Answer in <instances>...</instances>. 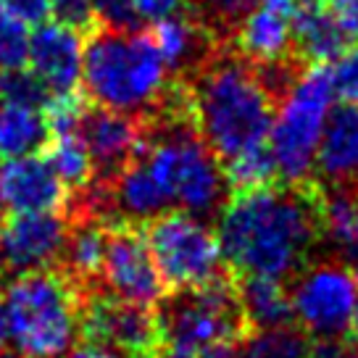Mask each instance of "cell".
<instances>
[{
    "label": "cell",
    "mask_w": 358,
    "mask_h": 358,
    "mask_svg": "<svg viewBox=\"0 0 358 358\" xmlns=\"http://www.w3.org/2000/svg\"><path fill=\"white\" fill-rule=\"evenodd\" d=\"M216 240L232 274L287 282L322 240V192L316 179L271 182L232 192L216 219Z\"/></svg>",
    "instance_id": "1"
},
{
    "label": "cell",
    "mask_w": 358,
    "mask_h": 358,
    "mask_svg": "<svg viewBox=\"0 0 358 358\" xmlns=\"http://www.w3.org/2000/svg\"><path fill=\"white\" fill-rule=\"evenodd\" d=\"M182 82L190 98L192 124L219 164L266 143L277 106L261 87L253 64L232 45H219V50Z\"/></svg>",
    "instance_id": "2"
},
{
    "label": "cell",
    "mask_w": 358,
    "mask_h": 358,
    "mask_svg": "<svg viewBox=\"0 0 358 358\" xmlns=\"http://www.w3.org/2000/svg\"><path fill=\"white\" fill-rule=\"evenodd\" d=\"M79 82L87 103L143 119L166 90L169 69L150 32L98 27L85 40Z\"/></svg>",
    "instance_id": "3"
},
{
    "label": "cell",
    "mask_w": 358,
    "mask_h": 358,
    "mask_svg": "<svg viewBox=\"0 0 358 358\" xmlns=\"http://www.w3.org/2000/svg\"><path fill=\"white\" fill-rule=\"evenodd\" d=\"M82 292L61 268L16 274L3 292L6 335L22 358H64L79 337Z\"/></svg>",
    "instance_id": "4"
},
{
    "label": "cell",
    "mask_w": 358,
    "mask_h": 358,
    "mask_svg": "<svg viewBox=\"0 0 358 358\" xmlns=\"http://www.w3.org/2000/svg\"><path fill=\"white\" fill-rule=\"evenodd\" d=\"M156 358L182 356L219 343H243L250 332L232 271L201 287H185L164 295L156 303Z\"/></svg>",
    "instance_id": "5"
},
{
    "label": "cell",
    "mask_w": 358,
    "mask_h": 358,
    "mask_svg": "<svg viewBox=\"0 0 358 358\" xmlns=\"http://www.w3.org/2000/svg\"><path fill=\"white\" fill-rule=\"evenodd\" d=\"M332 98L335 90L329 66L319 64L306 69L290 90V95L277 106L266 145L271 150L280 182L295 185L311 179L316 145Z\"/></svg>",
    "instance_id": "6"
},
{
    "label": "cell",
    "mask_w": 358,
    "mask_h": 358,
    "mask_svg": "<svg viewBox=\"0 0 358 358\" xmlns=\"http://www.w3.org/2000/svg\"><path fill=\"white\" fill-rule=\"evenodd\" d=\"M150 256L166 290L201 287L227 274L216 232L185 211H166L143 224Z\"/></svg>",
    "instance_id": "7"
},
{
    "label": "cell",
    "mask_w": 358,
    "mask_h": 358,
    "mask_svg": "<svg viewBox=\"0 0 358 358\" xmlns=\"http://www.w3.org/2000/svg\"><path fill=\"white\" fill-rule=\"evenodd\" d=\"M292 319L311 340L348 337L350 316L358 303L353 266L337 256L311 258L285 282Z\"/></svg>",
    "instance_id": "8"
},
{
    "label": "cell",
    "mask_w": 358,
    "mask_h": 358,
    "mask_svg": "<svg viewBox=\"0 0 358 358\" xmlns=\"http://www.w3.org/2000/svg\"><path fill=\"white\" fill-rule=\"evenodd\" d=\"M79 337L113 348L127 358H156V311L150 306L119 301L101 290H85L79 303Z\"/></svg>",
    "instance_id": "9"
},
{
    "label": "cell",
    "mask_w": 358,
    "mask_h": 358,
    "mask_svg": "<svg viewBox=\"0 0 358 358\" xmlns=\"http://www.w3.org/2000/svg\"><path fill=\"white\" fill-rule=\"evenodd\" d=\"M95 290L113 295L119 301L150 306V308L166 295L143 227L137 224L108 227L101 277Z\"/></svg>",
    "instance_id": "10"
},
{
    "label": "cell",
    "mask_w": 358,
    "mask_h": 358,
    "mask_svg": "<svg viewBox=\"0 0 358 358\" xmlns=\"http://www.w3.org/2000/svg\"><path fill=\"white\" fill-rule=\"evenodd\" d=\"M66 211L3 213L0 219V268L24 274L58 266L66 243Z\"/></svg>",
    "instance_id": "11"
},
{
    "label": "cell",
    "mask_w": 358,
    "mask_h": 358,
    "mask_svg": "<svg viewBox=\"0 0 358 358\" xmlns=\"http://www.w3.org/2000/svg\"><path fill=\"white\" fill-rule=\"evenodd\" d=\"M79 137L87 148L95 179L92 182H111L140 148V119L129 113L108 111L101 106L87 103L79 122Z\"/></svg>",
    "instance_id": "12"
},
{
    "label": "cell",
    "mask_w": 358,
    "mask_h": 358,
    "mask_svg": "<svg viewBox=\"0 0 358 358\" xmlns=\"http://www.w3.org/2000/svg\"><path fill=\"white\" fill-rule=\"evenodd\" d=\"M69 190L43 153L0 161V211H66Z\"/></svg>",
    "instance_id": "13"
},
{
    "label": "cell",
    "mask_w": 358,
    "mask_h": 358,
    "mask_svg": "<svg viewBox=\"0 0 358 358\" xmlns=\"http://www.w3.org/2000/svg\"><path fill=\"white\" fill-rule=\"evenodd\" d=\"M85 37L64 24L43 22L27 43V64L53 95L74 92L82 79Z\"/></svg>",
    "instance_id": "14"
},
{
    "label": "cell",
    "mask_w": 358,
    "mask_h": 358,
    "mask_svg": "<svg viewBox=\"0 0 358 358\" xmlns=\"http://www.w3.org/2000/svg\"><path fill=\"white\" fill-rule=\"evenodd\" d=\"M313 169L322 185H358V106H329Z\"/></svg>",
    "instance_id": "15"
},
{
    "label": "cell",
    "mask_w": 358,
    "mask_h": 358,
    "mask_svg": "<svg viewBox=\"0 0 358 358\" xmlns=\"http://www.w3.org/2000/svg\"><path fill=\"white\" fill-rule=\"evenodd\" d=\"M153 43L169 69V77L187 79L219 50V43L192 13L179 11L169 19H161L153 27Z\"/></svg>",
    "instance_id": "16"
},
{
    "label": "cell",
    "mask_w": 358,
    "mask_h": 358,
    "mask_svg": "<svg viewBox=\"0 0 358 358\" xmlns=\"http://www.w3.org/2000/svg\"><path fill=\"white\" fill-rule=\"evenodd\" d=\"M290 43L292 53L306 66H329L350 45V34L335 11L324 6H301L290 22Z\"/></svg>",
    "instance_id": "17"
},
{
    "label": "cell",
    "mask_w": 358,
    "mask_h": 358,
    "mask_svg": "<svg viewBox=\"0 0 358 358\" xmlns=\"http://www.w3.org/2000/svg\"><path fill=\"white\" fill-rule=\"evenodd\" d=\"M106 232L108 227L92 216H69L66 243L58 258V266L79 292L95 290L101 277L103 253H106Z\"/></svg>",
    "instance_id": "18"
},
{
    "label": "cell",
    "mask_w": 358,
    "mask_h": 358,
    "mask_svg": "<svg viewBox=\"0 0 358 358\" xmlns=\"http://www.w3.org/2000/svg\"><path fill=\"white\" fill-rule=\"evenodd\" d=\"M322 240L345 264H358V185H322Z\"/></svg>",
    "instance_id": "19"
},
{
    "label": "cell",
    "mask_w": 358,
    "mask_h": 358,
    "mask_svg": "<svg viewBox=\"0 0 358 358\" xmlns=\"http://www.w3.org/2000/svg\"><path fill=\"white\" fill-rule=\"evenodd\" d=\"M229 43L248 61H274V58L290 56V19L287 13L274 11L268 6H258L237 24Z\"/></svg>",
    "instance_id": "20"
},
{
    "label": "cell",
    "mask_w": 358,
    "mask_h": 358,
    "mask_svg": "<svg viewBox=\"0 0 358 358\" xmlns=\"http://www.w3.org/2000/svg\"><path fill=\"white\" fill-rule=\"evenodd\" d=\"M235 287L250 329H274V327L295 324L285 282L258 277V274H235Z\"/></svg>",
    "instance_id": "21"
},
{
    "label": "cell",
    "mask_w": 358,
    "mask_h": 358,
    "mask_svg": "<svg viewBox=\"0 0 358 358\" xmlns=\"http://www.w3.org/2000/svg\"><path fill=\"white\" fill-rule=\"evenodd\" d=\"M50 132L40 108L0 103V161L43 153Z\"/></svg>",
    "instance_id": "22"
},
{
    "label": "cell",
    "mask_w": 358,
    "mask_h": 358,
    "mask_svg": "<svg viewBox=\"0 0 358 358\" xmlns=\"http://www.w3.org/2000/svg\"><path fill=\"white\" fill-rule=\"evenodd\" d=\"M43 150V156L53 166L56 177L64 182L69 195L92 185L95 171H92V161L79 134H53Z\"/></svg>",
    "instance_id": "23"
},
{
    "label": "cell",
    "mask_w": 358,
    "mask_h": 358,
    "mask_svg": "<svg viewBox=\"0 0 358 358\" xmlns=\"http://www.w3.org/2000/svg\"><path fill=\"white\" fill-rule=\"evenodd\" d=\"M311 337L298 324L250 329L237 348V358H308Z\"/></svg>",
    "instance_id": "24"
},
{
    "label": "cell",
    "mask_w": 358,
    "mask_h": 358,
    "mask_svg": "<svg viewBox=\"0 0 358 358\" xmlns=\"http://www.w3.org/2000/svg\"><path fill=\"white\" fill-rule=\"evenodd\" d=\"M229 192L240 190H253V187H264L277 182V166H274V158L268 145H256L243 150L240 156L229 158L227 164H222Z\"/></svg>",
    "instance_id": "25"
},
{
    "label": "cell",
    "mask_w": 358,
    "mask_h": 358,
    "mask_svg": "<svg viewBox=\"0 0 358 358\" xmlns=\"http://www.w3.org/2000/svg\"><path fill=\"white\" fill-rule=\"evenodd\" d=\"M256 8V0H190V13L219 40H232V32L248 13Z\"/></svg>",
    "instance_id": "26"
},
{
    "label": "cell",
    "mask_w": 358,
    "mask_h": 358,
    "mask_svg": "<svg viewBox=\"0 0 358 358\" xmlns=\"http://www.w3.org/2000/svg\"><path fill=\"white\" fill-rule=\"evenodd\" d=\"M50 90L43 85V79L34 74L32 69H0V103L11 106H27V108H40L50 101Z\"/></svg>",
    "instance_id": "27"
},
{
    "label": "cell",
    "mask_w": 358,
    "mask_h": 358,
    "mask_svg": "<svg viewBox=\"0 0 358 358\" xmlns=\"http://www.w3.org/2000/svg\"><path fill=\"white\" fill-rule=\"evenodd\" d=\"M29 29L0 8V69L27 66Z\"/></svg>",
    "instance_id": "28"
},
{
    "label": "cell",
    "mask_w": 358,
    "mask_h": 358,
    "mask_svg": "<svg viewBox=\"0 0 358 358\" xmlns=\"http://www.w3.org/2000/svg\"><path fill=\"white\" fill-rule=\"evenodd\" d=\"M332 64L335 66H329V74H332L335 95L343 103L358 106V43L348 45Z\"/></svg>",
    "instance_id": "29"
},
{
    "label": "cell",
    "mask_w": 358,
    "mask_h": 358,
    "mask_svg": "<svg viewBox=\"0 0 358 358\" xmlns=\"http://www.w3.org/2000/svg\"><path fill=\"white\" fill-rule=\"evenodd\" d=\"M92 13L103 29H116V32L140 29V16L134 11L132 0H92Z\"/></svg>",
    "instance_id": "30"
},
{
    "label": "cell",
    "mask_w": 358,
    "mask_h": 358,
    "mask_svg": "<svg viewBox=\"0 0 358 358\" xmlns=\"http://www.w3.org/2000/svg\"><path fill=\"white\" fill-rule=\"evenodd\" d=\"M50 16L56 19V24H64L82 37L98 29L95 13H92V0H50Z\"/></svg>",
    "instance_id": "31"
},
{
    "label": "cell",
    "mask_w": 358,
    "mask_h": 358,
    "mask_svg": "<svg viewBox=\"0 0 358 358\" xmlns=\"http://www.w3.org/2000/svg\"><path fill=\"white\" fill-rule=\"evenodd\" d=\"M0 8L24 27H37L50 19V0H0Z\"/></svg>",
    "instance_id": "32"
},
{
    "label": "cell",
    "mask_w": 358,
    "mask_h": 358,
    "mask_svg": "<svg viewBox=\"0 0 358 358\" xmlns=\"http://www.w3.org/2000/svg\"><path fill=\"white\" fill-rule=\"evenodd\" d=\"M134 11L140 16V22H161L174 13L185 11L187 0H132Z\"/></svg>",
    "instance_id": "33"
},
{
    "label": "cell",
    "mask_w": 358,
    "mask_h": 358,
    "mask_svg": "<svg viewBox=\"0 0 358 358\" xmlns=\"http://www.w3.org/2000/svg\"><path fill=\"white\" fill-rule=\"evenodd\" d=\"M335 3V16L348 29L350 37H358V0H332Z\"/></svg>",
    "instance_id": "34"
},
{
    "label": "cell",
    "mask_w": 358,
    "mask_h": 358,
    "mask_svg": "<svg viewBox=\"0 0 358 358\" xmlns=\"http://www.w3.org/2000/svg\"><path fill=\"white\" fill-rule=\"evenodd\" d=\"M64 358H127V356L116 353L113 348H106V345H98V343H87V340H82V343H74V348H71Z\"/></svg>",
    "instance_id": "35"
},
{
    "label": "cell",
    "mask_w": 358,
    "mask_h": 358,
    "mask_svg": "<svg viewBox=\"0 0 358 358\" xmlns=\"http://www.w3.org/2000/svg\"><path fill=\"white\" fill-rule=\"evenodd\" d=\"M348 337H350V343H356V345H358V303H356V308H353V316H350Z\"/></svg>",
    "instance_id": "36"
},
{
    "label": "cell",
    "mask_w": 358,
    "mask_h": 358,
    "mask_svg": "<svg viewBox=\"0 0 358 358\" xmlns=\"http://www.w3.org/2000/svg\"><path fill=\"white\" fill-rule=\"evenodd\" d=\"M8 335H6V316H3V306H0V348H6Z\"/></svg>",
    "instance_id": "37"
},
{
    "label": "cell",
    "mask_w": 358,
    "mask_h": 358,
    "mask_svg": "<svg viewBox=\"0 0 358 358\" xmlns=\"http://www.w3.org/2000/svg\"><path fill=\"white\" fill-rule=\"evenodd\" d=\"M295 3H301V6H327L329 0H295Z\"/></svg>",
    "instance_id": "38"
},
{
    "label": "cell",
    "mask_w": 358,
    "mask_h": 358,
    "mask_svg": "<svg viewBox=\"0 0 358 358\" xmlns=\"http://www.w3.org/2000/svg\"><path fill=\"white\" fill-rule=\"evenodd\" d=\"M0 358H22L16 350H6V348H0Z\"/></svg>",
    "instance_id": "39"
},
{
    "label": "cell",
    "mask_w": 358,
    "mask_h": 358,
    "mask_svg": "<svg viewBox=\"0 0 358 358\" xmlns=\"http://www.w3.org/2000/svg\"><path fill=\"white\" fill-rule=\"evenodd\" d=\"M345 358H358V345L356 348H353V350H350V353H348V356Z\"/></svg>",
    "instance_id": "40"
},
{
    "label": "cell",
    "mask_w": 358,
    "mask_h": 358,
    "mask_svg": "<svg viewBox=\"0 0 358 358\" xmlns=\"http://www.w3.org/2000/svg\"><path fill=\"white\" fill-rule=\"evenodd\" d=\"M353 277H356V287H358V264H356V268H353Z\"/></svg>",
    "instance_id": "41"
}]
</instances>
